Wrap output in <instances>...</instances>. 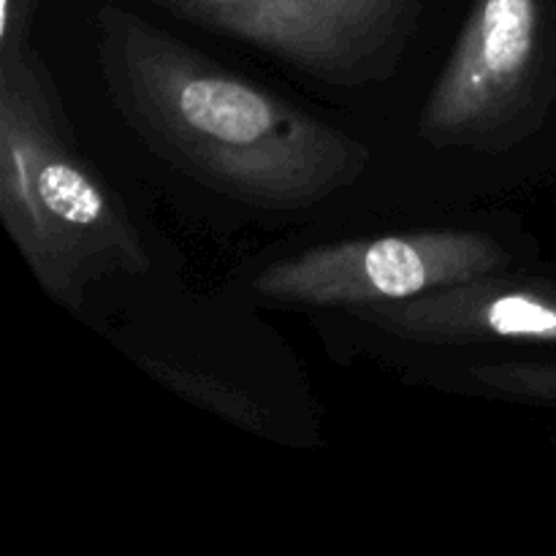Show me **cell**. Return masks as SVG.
<instances>
[{
	"mask_svg": "<svg viewBox=\"0 0 556 556\" xmlns=\"http://www.w3.org/2000/svg\"><path fill=\"white\" fill-rule=\"evenodd\" d=\"M351 315L421 345H546L556 342V286L494 271Z\"/></svg>",
	"mask_w": 556,
	"mask_h": 556,
	"instance_id": "cell-6",
	"label": "cell"
},
{
	"mask_svg": "<svg viewBox=\"0 0 556 556\" xmlns=\"http://www.w3.org/2000/svg\"><path fill=\"white\" fill-rule=\"evenodd\" d=\"M510 253L470 228H418L315 244L255 271L250 293L277 307L358 309L505 271Z\"/></svg>",
	"mask_w": 556,
	"mask_h": 556,
	"instance_id": "cell-5",
	"label": "cell"
},
{
	"mask_svg": "<svg viewBox=\"0 0 556 556\" xmlns=\"http://www.w3.org/2000/svg\"><path fill=\"white\" fill-rule=\"evenodd\" d=\"M177 20L261 49L318 85L391 79L424 0H144Z\"/></svg>",
	"mask_w": 556,
	"mask_h": 556,
	"instance_id": "cell-4",
	"label": "cell"
},
{
	"mask_svg": "<svg viewBox=\"0 0 556 556\" xmlns=\"http://www.w3.org/2000/svg\"><path fill=\"white\" fill-rule=\"evenodd\" d=\"M0 220L41 291L74 313L101 282L152 269L141 228L79 152L33 47L0 54Z\"/></svg>",
	"mask_w": 556,
	"mask_h": 556,
	"instance_id": "cell-2",
	"label": "cell"
},
{
	"mask_svg": "<svg viewBox=\"0 0 556 556\" xmlns=\"http://www.w3.org/2000/svg\"><path fill=\"white\" fill-rule=\"evenodd\" d=\"M43 0H0V54L33 47L30 30Z\"/></svg>",
	"mask_w": 556,
	"mask_h": 556,
	"instance_id": "cell-8",
	"label": "cell"
},
{
	"mask_svg": "<svg viewBox=\"0 0 556 556\" xmlns=\"http://www.w3.org/2000/svg\"><path fill=\"white\" fill-rule=\"evenodd\" d=\"M92 30L101 85L125 128L174 172L226 199L313 210L372 166L362 139L123 5H98Z\"/></svg>",
	"mask_w": 556,
	"mask_h": 556,
	"instance_id": "cell-1",
	"label": "cell"
},
{
	"mask_svg": "<svg viewBox=\"0 0 556 556\" xmlns=\"http://www.w3.org/2000/svg\"><path fill=\"white\" fill-rule=\"evenodd\" d=\"M554 68L552 0H472L418 134L438 150L508 152L541 125Z\"/></svg>",
	"mask_w": 556,
	"mask_h": 556,
	"instance_id": "cell-3",
	"label": "cell"
},
{
	"mask_svg": "<svg viewBox=\"0 0 556 556\" xmlns=\"http://www.w3.org/2000/svg\"><path fill=\"white\" fill-rule=\"evenodd\" d=\"M139 367L147 375H152L163 389L174 391L179 400L204 407V410L215 413L223 421H231L233 427H242L255 434H264L266 427H269L266 410L250 396V391L220 378V375L188 367V364L166 362L161 356L139 358Z\"/></svg>",
	"mask_w": 556,
	"mask_h": 556,
	"instance_id": "cell-7",
	"label": "cell"
}]
</instances>
